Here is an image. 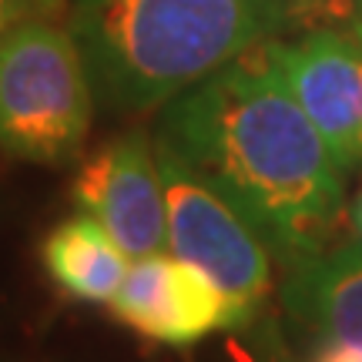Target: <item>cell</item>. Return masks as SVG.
<instances>
[{
	"label": "cell",
	"mask_w": 362,
	"mask_h": 362,
	"mask_svg": "<svg viewBox=\"0 0 362 362\" xmlns=\"http://www.w3.org/2000/svg\"><path fill=\"white\" fill-rule=\"evenodd\" d=\"M285 305L325 342L362 346V238L296 259Z\"/></svg>",
	"instance_id": "cell-8"
},
{
	"label": "cell",
	"mask_w": 362,
	"mask_h": 362,
	"mask_svg": "<svg viewBox=\"0 0 362 362\" xmlns=\"http://www.w3.org/2000/svg\"><path fill=\"white\" fill-rule=\"evenodd\" d=\"M155 148L168 205V252L198 265L225 296L255 312L272 288L269 242L168 141L158 138Z\"/></svg>",
	"instance_id": "cell-4"
},
{
	"label": "cell",
	"mask_w": 362,
	"mask_h": 362,
	"mask_svg": "<svg viewBox=\"0 0 362 362\" xmlns=\"http://www.w3.org/2000/svg\"><path fill=\"white\" fill-rule=\"evenodd\" d=\"M24 13H27L24 0H0V37H4L17 21H24Z\"/></svg>",
	"instance_id": "cell-11"
},
{
	"label": "cell",
	"mask_w": 362,
	"mask_h": 362,
	"mask_svg": "<svg viewBox=\"0 0 362 362\" xmlns=\"http://www.w3.org/2000/svg\"><path fill=\"white\" fill-rule=\"evenodd\" d=\"M71 202L101 221L131 262L168 252V205L158 148L138 131L101 144L81 165Z\"/></svg>",
	"instance_id": "cell-6"
},
{
	"label": "cell",
	"mask_w": 362,
	"mask_h": 362,
	"mask_svg": "<svg viewBox=\"0 0 362 362\" xmlns=\"http://www.w3.org/2000/svg\"><path fill=\"white\" fill-rule=\"evenodd\" d=\"M107 309L131 332L178 349L221 329H242L255 315L242 302L225 296L198 265L171 252L131 262Z\"/></svg>",
	"instance_id": "cell-5"
},
{
	"label": "cell",
	"mask_w": 362,
	"mask_h": 362,
	"mask_svg": "<svg viewBox=\"0 0 362 362\" xmlns=\"http://www.w3.org/2000/svg\"><path fill=\"white\" fill-rule=\"evenodd\" d=\"M349 221H352V228H356V235L362 238V188H359V194H356V202H352V208H349Z\"/></svg>",
	"instance_id": "cell-14"
},
{
	"label": "cell",
	"mask_w": 362,
	"mask_h": 362,
	"mask_svg": "<svg viewBox=\"0 0 362 362\" xmlns=\"http://www.w3.org/2000/svg\"><path fill=\"white\" fill-rule=\"evenodd\" d=\"M44 272L67 298L111 302L131 269V259L90 215H74L54 225L40 245Z\"/></svg>",
	"instance_id": "cell-9"
},
{
	"label": "cell",
	"mask_w": 362,
	"mask_h": 362,
	"mask_svg": "<svg viewBox=\"0 0 362 362\" xmlns=\"http://www.w3.org/2000/svg\"><path fill=\"white\" fill-rule=\"evenodd\" d=\"M161 141L269 245L296 259L325 248L346 198V171L262 54H242L178 94L161 121Z\"/></svg>",
	"instance_id": "cell-1"
},
{
	"label": "cell",
	"mask_w": 362,
	"mask_h": 362,
	"mask_svg": "<svg viewBox=\"0 0 362 362\" xmlns=\"http://www.w3.org/2000/svg\"><path fill=\"white\" fill-rule=\"evenodd\" d=\"M262 57L296 94L342 171L362 168V40L312 30L296 44H269Z\"/></svg>",
	"instance_id": "cell-7"
},
{
	"label": "cell",
	"mask_w": 362,
	"mask_h": 362,
	"mask_svg": "<svg viewBox=\"0 0 362 362\" xmlns=\"http://www.w3.org/2000/svg\"><path fill=\"white\" fill-rule=\"evenodd\" d=\"M349 30L362 40V0H349Z\"/></svg>",
	"instance_id": "cell-13"
},
{
	"label": "cell",
	"mask_w": 362,
	"mask_h": 362,
	"mask_svg": "<svg viewBox=\"0 0 362 362\" xmlns=\"http://www.w3.org/2000/svg\"><path fill=\"white\" fill-rule=\"evenodd\" d=\"M315 362H362V346L352 342H325Z\"/></svg>",
	"instance_id": "cell-10"
},
{
	"label": "cell",
	"mask_w": 362,
	"mask_h": 362,
	"mask_svg": "<svg viewBox=\"0 0 362 362\" xmlns=\"http://www.w3.org/2000/svg\"><path fill=\"white\" fill-rule=\"evenodd\" d=\"M30 17H57L67 7V0H24Z\"/></svg>",
	"instance_id": "cell-12"
},
{
	"label": "cell",
	"mask_w": 362,
	"mask_h": 362,
	"mask_svg": "<svg viewBox=\"0 0 362 362\" xmlns=\"http://www.w3.org/2000/svg\"><path fill=\"white\" fill-rule=\"evenodd\" d=\"M265 0H74L71 34L90 81L128 111H148L252 51Z\"/></svg>",
	"instance_id": "cell-2"
},
{
	"label": "cell",
	"mask_w": 362,
	"mask_h": 362,
	"mask_svg": "<svg viewBox=\"0 0 362 362\" xmlns=\"http://www.w3.org/2000/svg\"><path fill=\"white\" fill-rule=\"evenodd\" d=\"M94 94L78 37L54 17H24L0 37V148L67 165L88 141Z\"/></svg>",
	"instance_id": "cell-3"
}]
</instances>
